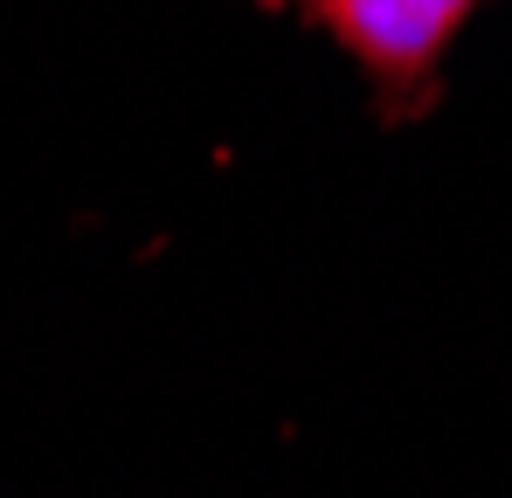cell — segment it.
<instances>
[{
	"label": "cell",
	"instance_id": "6da1fadb",
	"mask_svg": "<svg viewBox=\"0 0 512 498\" xmlns=\"http://www.w3.org/2000/svg\"><path fill=\"white\" fill-rule=\"evenodd\" d=\"M305 7L388 97H416L436 83V63L478 0H291Z\"/></svg>",
	"mask_w": 512,
	"mask_h": 498
}]
</instances>
